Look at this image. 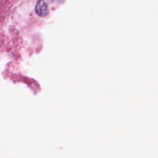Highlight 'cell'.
I'll list each match as a JSON object with an SVG mask.
<instances>
[{
  "label": "cell",
  "instance_id": "cell-1",
  "mask_svg": "<svg viewBox=\"0 0 158 158\" xmlns=\"http://www.w3.org/2000/svg\"><path fill=\"white\" fill-rule=\"evenodd\" d=\"M64 0H40L35 8L36 14L40 17L46 16L49 11L50 6L59 5Z\"/></svg>",
  "mask_w": 158,
  "mask_h": 158
}]
</instances>
